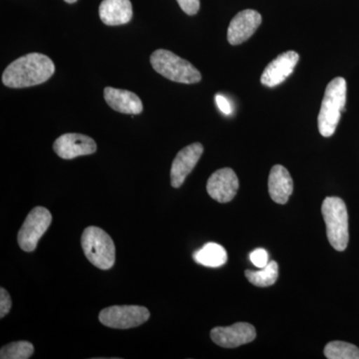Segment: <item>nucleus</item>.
<instances>
[{"mask_svg":"<svg viewBox=\"0 0 359 359\" xmlns=\"http://www.w3.org/2000/svg\"><path fill=\"white\" fill-rule=\"evenodd\" d=\"M55 72L53 61L44 54H26L7 66L2 74V83L9 88H26L50 79Z\"/></svg>","mask_w":359,"mask_h":359,"instance_id":"1","label":"nucleus"},{"mask_svg":"<svg viewBox=\"0 0 359 359\" xmlns=\"http://www.w3.org/2000/svg\"><path fill=\"white\" fill-rule=\"evenodd\" d=\"M346 81L342 77L334 78L327 85L318 119L320 133L325 138L334 134L346 110Z\"/></svg>","mask_w":359,"mask_h":359,"instance_id":"2","label":"nucleus"},{"mask_svg":"<svg viewBox=\"0 0 359 359\" xmlns=\"http://www.w3.org/2000/svg\"><path fill=\"white\" fill-rule=\"evenodd\" d=\"M150 63L156 72L177 83L195 84L202 80V74L192 63L166 49L153 52Z\"/></svg>","mask_w":359,"mask_h":359,"instance_id":"3","label":"nucleus"},{"mask_svg":"<svg viewBox=\"0 0 359 359\" xmlns=\"http://www.w3.org/2000/svg\"><path fill=\"white\" fill-rule=\"evenodd\" d=\"M327 226L328 242L334 250L344 252L348 245V212L346 203L339 197H327L321 205Z\"/></svg>","mask_w":359,"mask_h":359,"instance_id":"4","label":"nucleus"},{"mask_svg":"<svg viewBox=\"0 0 359 359\" xmlns=\"http://www.w3.org/2000/svg\"><path fill=\"white\" fill-rule=\"evenodd\" d=\"M81 245L85 256L96 268L104 271L113 268L116 259L114 242L102 229L94 226L85 229Z\"/></svg>","mask_w":359,"mask_h":359,"instance_id":"5","label":"nucleus"},{"mask_svg":"<svg viewBox=\"0 0 359 359\" xmlns=\"http://www.w3.org/2000/svg\"><path fill=\"white\" fill-rule=\"evenodd\" d=\"M150 318V311L141 306H112L102 309L99 320L105 327L128 330L143 325Z\"/></svg>","mask_w":359,"mask_h":359,"instance_id":"6","label":"nucleus"},{"mask_svg":"<svg viewBox=\"0 0 359 359\" xmlns=\"http://www.w3.org/2000/svg\"><path fill=\"white\" fill-rule=\"evenodd\" d=\"M52 222L51 212L44 207H36L26 217L18 231V245L25 252H33L40 238L48 230Z\"/></svg>","mask_w":359,"mask_h":359,"instance_id":"7","label":"nucleus"},{"mask_svg":"<svg viewBox=\"0 0 359 359\" xmlns=\"http://www.w3.org/2000/svg\"><path fill=\"white\" fill-rule=\"evenodd\" d=\"M256 337V328L248 323H233L231 327H218L211 330L212 341L224 348H235L250 344Z\"/></svg>","mask_w":359,"mask_h":359,"instance_id":"8","label":"nucleus"},{"mask_svg":"<svg viewBox=\"0 0 359 359\" xmlns=\"http://www.w3.org/2000/svg\"><path fill=\"white\" fill-rule=\"evenodd\" d=\"M53 150L62 159L71 160L80 156L94 154L97 151V144L86 135L67 133L56 139Z\"/></svg>","mask_w":359,"mask_h":359,"instance_id":"9","label":"nucleus"},{"mask_svg":"<svg viewBox=\"0 0 359 359\" xmlns=\"http://www.w3.org/2000/svg\"><path fill=\"white\" fill-rule=\"evenodd\" d=\"M238 190V179L231 168L218 170L208 180V194L217 202H231L237 195Z\"/></svg>","mask_w":359,"mask_h":359,"instance_id":"10","label":"nucleus"},{"mask_svg":"<svg viewBox=\"0 0 359 359\" xmlns=\"http://www.w3.org/2000/svg\"><path fill=\"white\" fill-rule=\"evenodd\" d=\"M204 153V146L201 143H193L182 149L177 154L171 167V185L180 188L183 185L187 177L199 162Z\"/></svg>","mask_w":359,"mask_h":359,"instance_id":"11","label":"nucleus"},{"mask_svg":"<svg viewBox=\"0 0 359 359\" xmlns=\"http://www.w3.org/2000/svg\"><path fill=\"white\" fill-rule=\"evenodd\" d=\"M299 60V55L297 52L290 50L280 54L264 70L261 77L262 84L269 88L282 84L292 74Z\"/></svg>","mask_w":359,"mask_h":359,"instance_id":"12","label":"nucleus"},{"mask_svg":"<svg viewBox=\"0 0 359 359\" xmlns=\"http://www.w3.org/2000/svg\"><path fill=\"white\" fill-rule=\"evenodd\" d=\"M262 15L252 9L238 13L231 20L228 28V41L231 45L244 43L254 35L262 25Z\"/></svg>","mask_w":359,"mask_h":359,"instance_id":"13","label":"nucleus"},{"mask_svg":"<svg viewBox=\"0 0 359 359\" xmlns=\"http://www.w3.org/2000/svg\"><path fill=\"white\" fill-rule=\"evenodd\" d=\"M104 98L108 105L116 112L138 115L143 111V103L141 99L137 94L128 90L106 87L104 89Z\"/></svg>","mask_w":359,"mask_h":359,"instance_id":"14","label":"nucleus"},{"mask_svg":"<svg viewBox=\"0 0 359 359\" xmlns=\"http://www.w3.org/2000/svg\"><path fill=\"white\" fill-rule=\"evenodd\" d=\"M294 192V181L289 171L282 165L271 168L269 176V193L276 204H287Z\"/></svg>","mask_w":359,"mask_h":359,"instance_id":"15","label":"nucleus"},{"mask_svg":"<svg viewBox=\"0 0 359 359\" xmlns=\"http://www.w3.org/2000/svg\"><path fill=\"white\" fill-rule=\"evenodd\" d=\"M99 16L106 25H127L133 16L131 1L130 0H103L99 6Z\"/></svg>","mask_w":359,"mask_h":359,"instance_id":"16","label":"nucleus"},{"mask_svg":"<svg viewBox=\"0 0 359 359\" xmlns=\"http://www.w3.org/2000/svg\"><path fill=\"white\" fill-rule=\"evenodd\" d=\"M193 259L196 263L208 268H219L228 261V254L221 245L208 243L202 249L194 252Z\"/></svg>","mask_w":359,"mask_h":359,"instance_id":"17","label":"nucleus"},{"mask_svg":"<svg viewBox=\"0 0 359 359\" xmlns=\"http://www.w3.org/2000/svg\"><path fill=\"white\" fill-rule=\"evenodd\" d=\"M248 280L252 285L259 287H271L278 278V264L275 261H271L264 268L259 271H250L245 273Z\"/></svg>","mask_w":359,"mask_h":359,"instance_id":"18","label":"nucleus"},{"mask_svg":"<svg viewBox=\"0 0 359 359\" xmlns=\"http://www.w3.org/2000/svg\"><path fill=\"white\" fill-rule=\"evenodd\" d=\"M325 355L328 359H359V348L344 341H332L325 347Z\"/></svg>","mask_w":359,"mask_h":359,"instance_id":"19","label":"nucleus"},{"mask_svg":"<svg viewBox=\"0 0 359 359\" xmlns=\"http://www.w3.org/2000/svg\"><path fill=\"white\" fill-rule=\"evenodd\" d=\"M34 353V346L29 341H16L1 347V359H28Z\"/></svg>","mask_w":359,"mask_h":359,"instance_id":"20","label":"nucleus"},{"mask_svg":"<svg viewBox=\"0 0 359 359\" xmlns=\"http://www.w3.org/2000/svg\"><path fill=\"white\" fill-rule=\"evenodd\" d=\"M250 262L257 268L263 269L269 263V254L264 249H257L252 250L250 255Z\"/></svg>","mask_w":359,"mask_h":359,"instance_id":"21","label":"nucleus"},{"mask_svg":"<svg viewBox=\"0 0 359 359\" xmlns=\"http://www.w3.org/2000/svg\"><path fill=\"white\" fill-rule=\"evenodd\" d=\"M13 306L11 295L4 287L0 289V318H4Z\"/></svg>","mask_w":359,"mask_h":359,"instance_id":"22","label":"nucleus"},{"mask_svg":"<svg viewBox=\"0 0 359 359\" xmlns=\"http://www.w3.org/2000/svg\"><path fill=\"white\" fill-rule=\"evenodd\" d=\"M180 7L188 15H195L200 9V0H177Z\"/></svg>","mask_w":359,"mask_h":359,"instance_id":"23","label":"nucleus"},{"mask_svg":"<svg viewBox=\"0 0 359 359\" xmlns=\"http://www.w3.org/2000/svg\"><path fill=\"white\" fill-rule=\"evenodd\" d=\"M216 103L217 105H218L219 109L221 110L224 115L231 114V105L230 101H229L226 97L221 95V94H217Z\"/></svg>","mask_w":359,"mask_h":359,"instance_id":"24","label":"nucleus"},{"mask_svg":"<svg viewBox=\"0 0 359 359\" xmlns=\"http://www.w3.org/2000/svg\"><path fill=\"white\" fill-rule=\"evenodd\" d=\"M65 2H67V4H74V2H76L77 0H65Z\"/></svg>","mask_w":359,"mask_h":359,"instance_id":"25","label":"nucleus"}]
</instances>
